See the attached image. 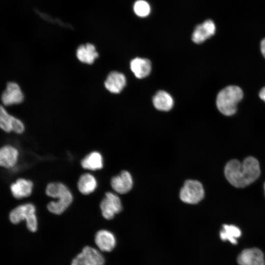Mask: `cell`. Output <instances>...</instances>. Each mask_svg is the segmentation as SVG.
<instances>
[{
  "label": "cell",
  "instance_id": "cell-1",
  "mask_svg": "<svg viewBox=\"0 0 265 265\" xmlns=\"http://www.w3.org/2000/svg\"><path fill=\"white\" fill-rule=\"evenodd\" d=\"M224 175L228 182L237 188H243L255 182L261 175L258 159L252 156L242 161L237 159L229 160L224 167Z\"/></svg>",
  "mask_w": 265,
  "mask_h": 265
},
{
  "label": "cell",
  "instance_id": "cell-2",
  "mask_svg": "<svg viewBox=\"0 0 265 265\" xmlns=\"http://www.w3.org/2000/svg\"><path fill=\"white\" fill-rule=\"evenodd\" d=\"M46 194L51 197L57 198L56 201H51L47 205L52 213L60 214L70 206L73 201V196L67 187L61 183H51L46 188Z\"/></svg>",
  "mask_w": 265,
  "mask_h": 265
},
{
  "label": "cell",
  "instance_id": "cell-3",
  "mask_svg": "<svg viewBox=\"0 0 265 265\" xmlns=\"http://www.w3.org/2000/svg\"><path fill=\"white\" fill-rule=\"evenodd\" d=\"M241 89L237 86L230 85L222 89L216 98V106L219 111L226 116L235 113L237 105L243 98Z\"/></svg>",
  "mask_w": 265,
  "mask_h": 265
},
{
  "label": "cell",
  "instance_id": "cell-4",
  "mask_svg": "<svg viewBox=\"0 0 265 265\" xmlns=\"http://www.w3.org/2000/svg\"><path fill=\"white\" fill-rule=\"evenodd\" d=\"M35 211V206L31 203L20 205L10 212V220L13 224H17L25 220L28 229L31 232H34L37 229Z\"/></svg>",
  "mask_w": 265,
  "mask_h": 265
},
{
  "label": "cell",
  "instance_id": "cell-5",
  "mask_svg": "<svg viewBox=\"0 0 265 265\" xmlns=\"http://www.w3.org/2000/svg\"><path fill=\"white\" fill-rule=\"evenodd\" d=\"M204 195V189L200 182L188 180L180 190V198L184 203L196 204L203 199Z\"/></svg>",
  "mask_w": 265,
  "mask_h": 265
},
{
  "label": "cell",
  "instance_id": "cell-6",
  "mask_svg": "<svg viewBox=\"0 0 265 265\" xmlns=\"http://www.w3.org/2000/svg\"><path fill=\"white\" fill-rule=\"evenodd\" d=\"M105 259L96 249L87 246L72 261L71 265H104Z\"/></svg>",
  "mask_w": 265,
  "mask_h": 265
},
{
  "label": "cell",
  "instance_id": "cell-7",
  "mask_svg": "<svg viewBox=\"0 0 265 265\" xmlns=\"http://www.w3.org/2000/svg\"><path fill=\"white\" fill-rule=\"evenodd\" d=\"M24 98L20 85L14 81H8L1 95V101L5 106L20 104L24 102Z\"/></svg>",
  "mask_w": 265,
  "mask_h": 265
},
{
  "label": "cell",
  "instance_id": "cell-8",
  "mask_svg": "<svg viewBox=\"0 0 265 265\" xmlns=\"http://www.w3.org/2000/svg\"><path fill=\"white\" fill-rule=\"evenodd\" d=\"M100 208L105 218L108 220L112 219L122 210L120 199L116 194L107 192L100 203Z\"/></svg>",
  "mask_w": 265,
  "mask_h": 265
},
{
  "label": "cell",
  "instance_id": "cell-9",
  "mask_svg": "<svg viewBox=\"0 0 265 265\" xmlns=\"http://www.w3.org/2000/svg\"><path fill=\"white\" fill-rule=\"evenodd\" d=\"M237 262L239 265H265L264 253L257 248L242 250L238 256Z\"/></svg>",
  "mask_w": 265,
  "mask_h": 265
},
{
  "label": "cell",
  "instance_id": "cell-10",
  "mask_svg": "<svg viewBox=\"0 0 265 265\" xmlns=\"http://www.w3.org/2000/svg\"><path fill=\"white\" fill-rule=\"evenodd\" d=\"M215 30L214 22L211 20H207L196 26L192 33V40L196 44L202 43L214 35Z\"/></svg>",
  "mask_w": 265,
  "mask_h": 265
},
{
  "label": "cell",
  "instance_id": "cell-11",
  "mask_svg": "<svg viewBox=\"0 0 265 265\" xmlns=\"http://www.w3.org/2000/svg\"><path fill=\"white\" fill-rule=\"evenodd\" d=\"M76 56L80 62L91 65L98 57L99 53L94 44L87 43L78 46L76 50Z\"/></svg>",
  "mask_w": 265,
  "mask_h": 265
},
{
  "label": "cell",
  "instance_id": "cell-12",
  "mask_svg": "<svg viewBox=\"0 0 265 265\" xmlns=\"http://www.w3.org/2000/svg\"><path fill=\"white\" fill-rule=\"evenodd\" d=\"M132 179L127 171H122L119 175L111 179V186L117 193L125 194L129 192L132 187Z\"/></svg>",
  "mask_w": 265,
  "mask_h": 265
},
{
  "label": "cell",
  "instance_id": "cell-13",
  "mask_svg": "<svg viewBox=\"0 0 265 265\" xmlns=\"http://www.w3.org/2000/svg\"><path fill=\"white\" fill-rule=\"evenodd\" d=\"M126 84L125 76L122 73L117 71L110 72L104 82L106 89L114 94L120 93L123 89Z\"/></svg>",
  "mask_w": 265,
  "mask_h": 265
},
{
  "label": "cell",
  "instance_id": "cell-14",
  "mask_svg": "<svg viewBox=\"0 0 265 265\" xmlns=\"http://www.w3.org/2000/svg\"><path fill=\"white\" fill-rule=\"evenodd\" d=\"M95 241L99 249L104 252L112 250L116 242L114 235L106 230L99 231L95 235Z\"/></svg>",
  "mask_w": 265,
  "mask_h": 265
},
{
  "label": "cell",
  "instance_id": "cell-15",
  "mask_svg": "<svg viewBox=\"0 0 265 265\" xmlns=\"http://www.w3.org/2000/svg\"><path fill=\"white\" fill-rule=\"evenodd\" d=\"M19 156L18 150L14 147L6 145L0 150V165L6 168L13 167L16 164Z\"/></svg>",
  "mask_w": 265,
  "mask_h": 265
},
{
  "label": "cell",
  "instance_id": "cell-16",
  "mask_svg": "<svg viewBox=\"0 0 265 265\" xmlns=\"http://www.w3.org/2000/svg\"><path fill=\"white\" fill-rule=\"evenodd\" d=\"M32 182L28 180L20 178L12 184L10 190L13 196L17 199H21L29 196L32 192Z\"/></svg>",
  "mask_w": 265,
  "mask_h": 265
},
{
  "label": "cell",
  "instance_id": "cell-17",
  "mask_svg": "<svg viewBox=\"0 0 265 265\" xmlns=\"http://www.w3.org/2000/svg\"><path fill=\"white\" fill-rule=\"evenodd\" d=\"M130 67L135 76L142 79L148 76L151 71V63L146 58L136 57L130 63Z\"/></svg>",
  "mask_w": 265,
  "mask_h": 265
},
{
  "label": "cell",
  "instance_id": "cell-18",
  "mask_svg": "<svg viewBox=\"0 0 265 265\" xmlns=\"http://www.w3.org/2000/svg\"><path fill=\"white\" fill-rule=\"evenodd\" d=\"M153 103L156 109L167 111L172 108L174 101L172 96L168 93L160 90L154 96Z\"/></svg>",
  "mask_w": 265,
  "mask_h": 265
},
{
  "label": "cell",
  "instance_id": "cell-19",
  "mask_svg": "<svg viewBox=\"0 0 265 265\" xmlns=\"http://www.w3.org/2000/svg\"><path fill=\"white\" fill-rule=\"evenodd\" d=\"M97 185V181L95 177L90 174L85 173L80 177L78 183V188L81 193L87 195L95 190Z\"/></svg>",
  "mask_w": 265,
  "mask_h": 265
},
{
  "label": "cell",
  "instance_id": "cell-20",
  "mask_svg": "<svg viewBox=\"0 0 265 265\" xmlns=\"http://www.w3.org/2000/svg\"><path fill=\"white\" fill-rule=\"evenodd\" d=\"M103 158L100 153L93 152L82 159L81 165L85 169L96 170L103 167Z\"/></svg>",
  "mask_w": 265,
  "mask_h": 265
},
{
  "label": "cell",
  "instance_id": "cell-21",
  "mask_svg": "<svg viewBox=\"0 0 265 265\" xmlns=\"http://www.w3.org/2000/svg\"><path fill=\"white\" fill-rule=\"evenodd\" d=\"M241 235L240 229L234 225L224 224L220 231V237L222 240H228L234 244H237V239L240 237Z\"/></svg>",
  "mask_w": 265,
  "mask_h": 265
},
{
  "label": "cell",
  "instance_id": "cell-22",
  "mask_svg": "<svg viewBox=\"0 0 265 265\" xmlns=\"http://www.w3.org/2000/svg\"><path fill=\"white\" fill-rule=\"evenodd\" d=\"M12 115L9 114L2 105L0 108V126L6 132L12 131Z\"/></svg>",
  "mask_w": 265,
  "mask_h": 265
},
{
  "label": "cell",
  "instance_id": "cell-23",
  "mask_svg": "<svg viewBox=\"0 0 265 265\" xmlns=\"http://www.w3.org/2000/svg\"><path fill=\"white\" fill-rule=\"evenodd\" d=\"M133 11L139 17H146L151 12L149 3L145 0H137L133 4Z\"/></svg>",
  "mask_w": 265,
  "mask_h": 265
},
{
  "label": "cell",
  "instance_id": "cell-24",
  "mask_svg": "<svg viewBox=\"0 0 265 265\" xmlns=\"http://www.w3.org/2000/svg\"><path fill=\"white\" fill-rule=\"evenodd\" d=\"M25 131V126L19 119L12 116V131L18 134L23 133Z\"/></svg>",
  "mask_w": 265,
  "mask_h": 265
},
{
  "label": "cell",
  "instance_id": "cell-25",
  "mask_svg": "<svg viewBox=\"0 0 265 265\" xmlns=\"http://www.w3.org/2000/svg\"><path fill=\"white\" fill-rule=\"evenodd\" d=\"M261 51L263 55L265 58V38L261 42Z\"/></svg>",
  "mask_w": 265,
  "mask_h": 265
},
{
  "label": "cell",
  "instance_id": "cell-26",
  "mask_svg": "<svg viewBox=\"0 0 265 265\" xmlns=\"http://www.w3.org/2000/svg\"><path fill=\"white\" fill-rule=\"evenodd\" d=\"M260 98L265 102V87L262 88L259 92Z\"/></svg>",
  "mask_w": 265,
  "mask_h": 265
},
{
  "label": "cell",
  "instance_id": "cell-27",
  "mask_svg": "<svg viewBox=\"0 0 265 265\" xmlns=\"http://www.w3.org/2000/svg\"><path fill=\"white\" fill-rule=\"evenodd\" d=\"M264 193H265V182L264 184Z\"/></svg>",
  "mask_w": 265,
  "mask_h": 265
}]
</instances>
